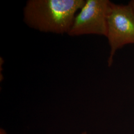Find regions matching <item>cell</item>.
Listing matches in <instances>:
<instances>
[{"mask_svg":"<svg viewBox=\"0 0 134 134\" xmlns=\"http://www.w3.org/2000/svg\"><path fill=\"white\" fill-rule=\"evenodd\" d=\"M84 0H29L24 20L30 27L44 32L68 34Z\"/></svg>","mask_w":134,"mask_h":134,"instance_id":"obj_1","label":"cell"},{"mask_svg":"<svg viewBox=\"0 0 134 134\" xmlns=\"http://www.w3.org/2000/svg\"><path fill=\"white\" fill-rule=\"evenodd\" d=\"M110 48L108 65L110 67L116 52L125 45L134 44V13L131 5L111 3L107 18L106 36Z\"/></svg>","mask_w":134,"mask_h":134,"instance_id":"obj_2","label":"cell"},{"mask_svg":"<svg viewBox=\"0 0 134 134\" xmlns=\"http://www.w3.org/2000/svg\"><path fill=\"white\" fill-rule=\"evenodd\" d=\"M112 2L109 0H86L76 14L68 35L77 36L96 34L106 36L107 18Z\"/></svg>","mask_w":134,"mask_h":134,"instance_id":"obj_3","label":"cell"},{"mask_svg":"<svg viewBox=\"0 0 134 134\" xmlns=\"http://www.w3.org/2000/svg\"><path fill=\"white\" fill-rule=\"evenodd\" d=\"M130 5H131L132 9L133 10V12L134 13V0H132L131 1H130V2H129Z\"/></svg>","mask_w":134,"mask_h":134,"instance_id":"obj_4","label":"cell"},{"mask_svg":"<svg viewBox=\"0 0 134 134\" xmlns=\"http://www.w3.org/2000/svg\"><path fill=\"white\" fill-rule=\"evenodd\" d=\"M0 134H8V133L3 128H1L0 129Z\"/></svg>","mask_w":134,"mask_h":134,"instance_id":"obj_5","label":"cell"},{"mask_svg":"<svg viewBox=\"0 0 134 134\" xmlns=\"http://www.w3.org/2000/svg\"><path fill=\"white\" fill-rule=\"evenodd\" d=\"M80 134H87V133L86 132V131H84V132H82Z\"/></svg>","mask_w":134,"mask_h":134,"instance_id":"obj_6","label":"cell"}]
</instances>
